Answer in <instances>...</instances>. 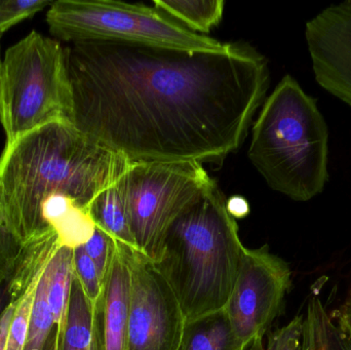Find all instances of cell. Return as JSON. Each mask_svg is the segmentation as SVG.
<instances>
[{
  "mask_svg": "<svg viewBox=\"0 0 351 350\" xmlns=\"http://www.w3.org/2000/svg\"><path fill=\"white\" fill-rule=\"evenodd\" d=\"M65 53L72 125L130 162L221 164L247 137L270 84L267 60L243 43L84 41Z\"/></svg>",
  "mask_w": 351,
  "mask_h": 350,
  "instance_id": "6da1fadb",
  "label": "cell"
},
{
  "mask_svg": "<svg viewBox=\"0 0 351 350\" xmlns=\"http://www.w3.org/2000/svg\"><path fill=\"white\" fill-rule=\"evenodd\" d=\"M129 162L70 121L35 129L0 155V222L23 246L36 244L55 234L41 219L43 201L66 195L88 210Z\"/></svg>",
  "mask_w": 351,
  "mask_h": 350,
  "instance_id": "7a4b0ae2",
  "label": "cell"
},
{
  "mask_svg": "<svg viewBox=\"0 0 351 350\" xmlns=\"http://www.w3.org/2000/svg\"><path fill=\"white\" fill-rule=\"evenodd\" d=\"M227 199L215 184L176 218L154 262L179 300L186 321L224 310L245 247Z\"/></svg>",
  "mask_w": 351,
  "mask_h": 350,
  "instance_id": "3957f363",
  "label": "cell"
},
{
  "mask_svg": "<svg viewBox=\"0 0 351 350\" xmlns=\"http://www.w3.org/2000/svg\"><path fill=\"white\" fill-rule=\"evenodd\" d=\"M247 154L268 186L293 201H311L325 189L329 129L317 99L290 74L264 101Z\"/></svg>",
  "mask_w": 351,
  "mask_h": 350,
  "instance_id": "277c9868",
  "label": "cell"
},
{
  "mask_svg": "<svg viewBox=\"0 0 351 350\" xmlns=\"http://www.w3.org/2000/svg\"><path fill=\"white\" fill-rule=\"evenodd\" d=\"M72 95L65 47L33 30L0 63V123L5 145L49 123L70 121Z\"/></svg>",
  "mask_w": 351,
  "mask_h": 350,
  "instance_id": "5b68a950",
  "label": "cell"
},
{
  "mask_svg": "<svg viewBox=\"0 0 351 350\" xmlns=\"http://www.w3.org/2000/svg\"><path fill=\"white\" fill-rule=\"evenodd\" d=\"M47 23L53 36L71 43L119 41L192 51H220L228 45L190 31L156 8L112 0H57Z\"/></svg>",
  "mask_w": 351,
  "mask_h": 350,
  "instance_id": "8992f818",
  "label": "cell"
},
{
  "mask_svg": "<svg viewBox=\"0 0 351 350\" xmlns=\"http://www.w3.org/2000/svg\"><path fill=\"white\" fill-rule=\"evenodd\" d=\"M119 183L138 253L154 263L176 218L216 184L194 162H130Z\"/></svg>",
  "mask_w": 351,
  "mask_h": 350,
  "instance_id": "52a82bcc",
  "label": "cell"
},
{
  "mask_svg": "<svg viewBox=\"0 0 351 350\" xmlns=\"http://www.w3.org/2000/svg\"><path fill=\"white\" fill-rule=\"evenodd\" d=\"M292 284L288 263L268 246L245 249L239 277L225 312L237 338L247 347L263 339L280 310Z\"/></svg>",
  "mask_w": 351,
  "mask_h": 350,
  "instance_id": "ba28073f",
  "label": "cell"
},
{
  "mask_svg": "<svg viewBox=\"0 0 351 350\" xmlns=\"http://www.w3.org/2000/svg\"><path fill=\"white\" fill-rule=\"evenodd\" d=\"M128 350H178L186 318L170 284L154 262L132 252Z\"/></svg>",
  "mask_w": 351,
  "mask_h": 350,
  "instance_id": "9c48e42d",
  "label": "cell"
},
{
  "mask_svg": "<svg viewBox=\"0 0 351 350\" xmlns=\"http://www.w3.org/2000/svg\"><path fill=\"white\" fill-rule=\"evenodd\" d=\"M305 38L319 86L351 107V0L332 4L309 20Z\"/></svg>",
  "mask_w": 351,
  "mask_h": 350,
  "instance_id": "30bf717a",
  "label": "cell"
},
{
  "mask_svg": "<svg viewBox=\"0 0 351 350\" xmlns=\"http://www.w3.org/2000/svg\"><path fill=\"white\" fill-rule=\"evenodd\" d=\"M131 256V251L113 240L102 289L106 350H128L133 281Z\"/></svg>",
  "mask_w": 351,
  "mask_h": 350,
  "instance_id": "8fae6325",
  "label": "cell"
},
{
  "mask_svg": "<svg viewBox=\"0 0 351 350\" xmlns=\"http://www.w3.org/2000/svg\"><path fill=\"white\" fill-rule=\"evenodd\" d=\"M55 350H106L102 295L93 304L74 271L65 332Z\"/></svg>",
  "mask_w": 351,
  "mask_h": 350,
  "instance_id": "7c38bea8",
  "label": "cell"
},
{
  "mask_svg": "<svg viewBox=\"0 0 351 350\" xmlns=\"http://www.w3.org/2000/svg\"><path fill=\"white\" fill-rule=\"evenodd\" d=\"M47 302L53 321V330L45 350L59 347L65 332L73 279V250L58 247L45 269Z\"/></svg>",
  "mask_w": 351,
  "mask_h": 350,
  "instance_id": "4fadbf2b",
  "label": "cell"
},
{
  "mask_svg": "<svg viewBox=\"0 0 351 350\" xmlns=\"http://www.w3.org/2000/svg\"><path fill=\"white\" fill-rule=\"evenodd\" d=\"M119 179L93 199L88 208V213L96 227L104 232L111 240L131 252H138Z\"/></svg>",
  "mask_w": 351,
  "mask_h": 350,
  "instance_id": "5bb4252c",
  "label": "cell"
},
{
  "mask_svg": "<svg viewBox=\"0 0 351 350\" xmlns=\"http://www.w3.org/2000/svg\"><path fill=\"white\" fill-rule=\"evenodd\" d=\"M225 310L186 321L178 350H245Z\"/></svg>",
  "mask_w": 351,
  "mask_h": 350,
  "instance_id": "9a60e30c",
  "label": "cell"
},
{
  "mask_svg": "<svg viewBox=\"0 0 351 350\" xmlns=\"http://www.w3.org/2000/svg\"><path fill=\"white\" fill-rule=\"evenodd\" d=\"M154 8L190 31L202 34L218 26L223 18V0H154Z\"/></svg>",
  "mask_w": 351,
  "mask_h": 350,
  "instance_id": "2e32d148",
  "label": "cell"
},
{
  "mask_svg": "<svg viewBox=\"0 0 351 350\" xmlns=\"http://www.w3.org/2000/svg\"><path fill=\"white\" fill-rule=\"evenodd\" d=\"M313 336L315 350H351V339L334 324L317 295H313L303 321Z\"/></svg>",
  "mask_w": 351,
  "mask_h": 350,
  "instance_id": "e0dca14e",
  "label": "cell"
},
{
  "mask_svg": "<svg viewBox=\"0 0 351 350\" xmlns=\"http://www.w3.org/2000/svg\"><path fill=\"white\" fill-rule=\"evenodd\" d=\"M53 330V316L47 302V277L43 271L35 292L24 350H45Z\"/></svg>",
  "mask_w": 351,
  "mask_h": 350,
  "instance_id": "ac0fdd59",
  "label": "cell"
},
{
  "mask_svg": "<svg viewBox=\"0 0 351 350\" xmlns=\"http://www.w3.org/2000/svg\"><path fill=\"white\" fill-rule=\"evenodd\" d=\"M43 273L33 279L21 295L14 298L16 300V312L10 325L5 350H24L35 292Z\"/></svg>",
  "mask_w": 351,
  "mask_h": 350,
  "instance_id": "d6986e66",
  "label": "cell"
},
{
  "mask_svg": "<svg viewBox=\"0 0 351 350\" xmlns=\"http://www.w3.org/2000/svg\"><path fill=\"white\" fill-rule=\"evenodd\" d=\"M303 321V316H297L286 326L274 331L268 336L267 347H264L263 339L258 338L245 350H301Z\"/></svg>",
  "mask_w": 351,
  "mask_h": 350,
  "instance_id": "ffe728a7",
  "label": "cell"
},
{
  "mask_svg": "<svg viewBox=\"0 0 351 350\" xmlns=\"http://www.w3.org/2000/svg\"><path fill=\"white\" fill-rule=\"evenodd\" d=\"M73 271L86 297L93 304L96 303L102 295L103 282L96 265L82 246L73 250Z\"/></svg>",
  "mask_w": 351,
  "mask_h": 350,
  "instance_id": "44dd1931",
  "label": "cell"
},
{
  "mask_svg": "<svg viewBox=\"0 0 351 350\" xmlns=\"http://www.w3.org/2000/svg\"><path fill=\"white\" fill-rule=\"evenodd\" d=\"M27 248L0 222V283L10 281L22 265Z\"/></svg>",
  "mask_w": 351,
  "mask_h": 350,
  "instance_id": "7402d4cb",
  "label": "cell"
},
{
  "mask_svg": "<svg viewBox=\"0 0 351 350\" xmlns=\"http://www.w3.org/2000/svg\"><path fill=\"white\" fill-rule=\"evenodd\" d=\"M51 3L49 0H0V34Z\"/></svg>",
  "mask_w": 351,
  "mask_h": 350,
  "instance_id": "603a6c76",
  "label": "cell"
},
{
  "mask_svg": "<svg viewBox=\"0 0 351 350\" xmlns=\"http://www.w3.org/2000/svg\"><path fill=\"white\" fill-rule=\"evenodd\" d=\"M113 240L102 230L96 228L94 236L84 245V249L96 265L101 279H104L110 260Z\"/></svg>",
  "mask_w": 351,
  "mask_h": 350,
  "instance_id": "cb8c5ba5",
  "label": "cell"
},
{
  "mask_svg": "<svg viewBox=\"0 0 351 350\" xmlns=\"http://www.w3.org/2000/svg\"><path fill=\"white\" fill-rule=\"evenodd\" d=\"M14 312H16V300L14 299L0 318V350H5L8 333H10Z\"/></svg>",
  "mask_w": 351,
  "mask_h": 350,
  "instance_id": "d4e9b609",
  "label": "cell"
},
{
  "mask_svg": "<svg viewBox=\"0 0 351 350\" xmlns=\"http://www.w3.org/2000/svg\"><path fill=\"white\" fill-rule=\"evenodd\" d=\"M338 326L351 339V290L337 314Z\"/></svg>",
  "mask_w": 351,
  "mask_h": 350,
  "instance_id": "484cf974",
  "label": "cell"
},
{
  "mask_svg": "<svg viewBox=\"0 0 351 350\" xmlns=\"http://www.w3.org/2000/svg\"><path fill=\"white\" fill-rule=\"evenodd\" d=\"M226 207L229 214L234 219L245 217L250 213L249 203H247V199L241 197H232L227 199Z\"/></svg>",
  "mask_w": 351,
  "mask_h": 350,
  "instance_id": "4316f807",
  "label": "cell"
},
{
  "mask_svg": "<svg viewBox=\"0 0 351 350\" xmlns=\"http://www.w3.org/2000/svg\"><path fill=\"white\" fill-rule=\"evenodd\" d=\"M12 279L0 283V318L5 312L8 306L14 300V292H12Z\"/></svg>",
  "mask_w": 351,
  "mask_h": 350,
  "instance_id": "83f0119b",
  "label": "cell"
},
{
  "mask_svg": "<svg viewBox=\"0 0 351 350\" xmlns=\"http://www.w3.org/2000/svg\"><path fill=\"white\" fill-rule=\"evenodd\" d=\"M301 350H315L313 345V336L306 327L303 326L302 343H301Z\"/></svg>",
  "mask_w": 351,
  "mask_h": 350,
  "instance_id": "f1b7e54d",
  "label": "cell"
},
{
  "mask_svg": "<svg viewBox=\"0 0 351 350\" xmlns=\"http://www.w3.org/2000/svg\"><path fill=\"white\" fill-rule=\"evenodd\" d=\"M0 63H1V58H0Z\"/></svg>",
  "mask_w": 351,
  "mask_h": 350,
  "instance_id": "f546056e",
  "label": "cell"
}]
</instances>
